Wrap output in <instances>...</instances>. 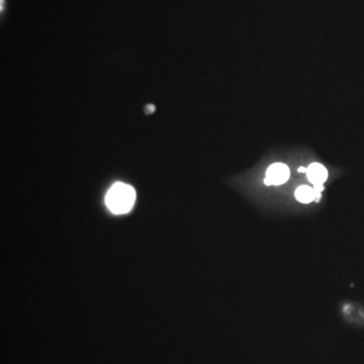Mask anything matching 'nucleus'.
I'll return each mask as SVG.
<instances>
[{
    "label": "nucleus",
    "mask_w": 364,
    "mask_h": 364,
    "mask_svg": "<svg viewBox=\"0 0 364 364\" xmlns=\"http://www.w3.org/2000/svg\"><path fill=\"white\" fill-rule=\"evenodd\" d=\"M136 201V192L132 186L123 182H117L110 188L106 197L108 210L115 215L130 212Z\"/></svg>",
    "instance_id": "1"
},
{
    "label": "nucleus",
    "mask_w": 364,
    "mask_h": 364,
    "mask_svg": "<svg viewBox=\"0 0 364 364\" xmlns=\"http://www.w3.org/2000/svg\"><path fill=\"white\" fill-rule=\"evenodd\" d=\"M290 168L283 163H274L266 172V179L272 185H281L290 179Z\"/></svg>",
    "instance_id": "2"
},
{
    "label": "nucleus",
    "mask_w": 364,
    "mask_h": 364,
    "mask_svg": "<svg viewBox=\"0 0 364 364\" xmlns=\"http://www.w3.org/2000/svg\"><path fill=\"white\" fill-rule=\"evenodd\" d=\"M307 176L308 181L314 184H323L327 181L328 171L325 166L320 163H312L308 167Z\"/></svg>",
    "instance_id": "3"
},
{
    "label": "nucleus",
    "mask_w": 364,
    "mask_h": 364,
    "mask_svg": "<svg viewBox=\"0 0 364 364\" xmlns=\"http://www.w3.org/2000/svg\"><path fill=\"white\" fill-rule=\"evenodd\" d=\"M296 197L299 203L310 204L316 199L314 190L308 185H301L296 190Z\"/></svg>",
    "instance_id": "4"
},
{
    "label": "nucleus",
    "mask_w": 364,
    "mask_h": 364,
    "mask_svg": "<svg viewBox=\"0 0 364 364\" xmlns=\"http://www.w3.org/2000/svg\"><path fill=\"white\" fill-rule=\"evenodd\" d=\"M299 172H301V173H307V171H308V168H305V167H299Z\"/></svg>",
    "instance_id": "5"
},
{
    "label": "nucleus",
    "mask_w": 364,
    "mask_h": 364,
    "mask_svg": "<svg viewBox=\"0 0 364 364\" xmlns=\"http://www.w3.org/2000/svg\"><path fill=\"white\" fill-rule=\"evenodd\" d=\"M264 183H265L266 185H272V183H270V181H268V179H266V177L265 179H264Z\"/></svg>",
    "instance_id": "6"
}]
</instances>
